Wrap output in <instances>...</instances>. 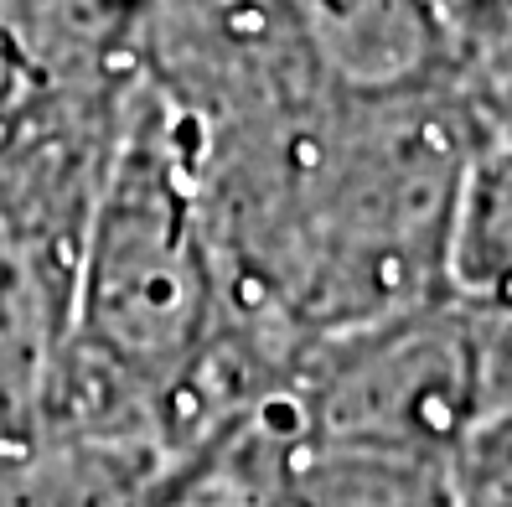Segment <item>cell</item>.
I'll return each instance as SVG.
<instances>
[{"mask_svg":"<svg viewBox=\"0 0 512 507\" xmlns=\"http://www.w3.org/2000/svg\"><path fill=\"white\" fill-rule=\"evenodd\" d=\"M461 94L487 135H512V0L456 32Z\"/></svg>","mask_w":512,"mask_h":507,"instance_id":"cell-5","label":"cell"},{"mask_svg":"<svg viewBox=\"0 0 512 507\" xmlns=\"http://www.w3.org/2000/svg\"><path fill=\"white\" fill-rule=\"evenodd\" d=\"M171 451L150 435L42 420L0 435V507H161Z\"/></svg>","mask_w":512,"mask_h":507,"instance_id":"cell-3","label":"cell"},{"mask_svg":"<svg viewBox=\"0 0 512 507\" xmlns=\"http://www.w3.org/2000/svg\"><path fill=\"white\" fill-rule=\"evenodd\" d=\"M233 326L192 125L130 83L83 223L73 357L47 420L161 440L176 389ZM166 445V440H161Z\"/></svg>","mask_w":512,"mask_h":507,"instance_id":"cell-1","label":"cell"},{"mask_svg":"<svg viewBox=\"0 0 512 507\" xmlns=\"http://www.w3.org/2000/svg\"><path fill=\"white\" fill-rule=\"evenodd\" d=\"M450 290L512 311V135H487L466 166L450 228Z\"/></svg>","mask_w":512,"mask_h":507,"instance_id":"cell-4","label":"cell"},{"mask_svg":"<svg viewBox=\"0 0 512 507\" xmlns=\"http://www.w3.org/2000/svg\"><path fill=\"white\" fill-rule=\"evenodd\" d=\"M450 507H512V409L466 440L450 476Z\"/></svg>","mask_w":512,"mask_h":507,"instance_id":"cell-6","label":"cell"},{"mask_svg":"<svg viewBox=\"0 0 512 507\" xmlns=\"http://www.w3.org/2000/svg\"><path fill=\"white\" fill-rule=\"evenodd\" d=\"M440 11H445V0H440Z\"/></svg>","mask_w":512,"mask_h":507,"instance_id":"cell-7","label":"cell"},{"mask_svg":"<svg viewBox=\"0 0 512 507\" xmlns=\"http://www.w3.org/2000/svg\"><path fill=\"white\" fill-rule=\"evenodd\" d=\"M290 47L326 99L461 88L456 26L440 0H280Z\"/></svg>","mask_w":512,"mask_h":507,"instance_id":"cell-2","label":"cell"}]
</instances>
